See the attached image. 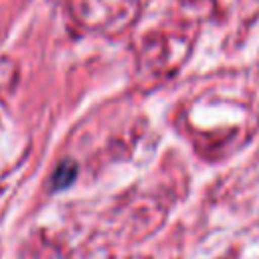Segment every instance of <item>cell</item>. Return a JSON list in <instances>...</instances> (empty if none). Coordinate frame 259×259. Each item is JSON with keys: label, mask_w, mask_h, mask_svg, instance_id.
Segmentation results:
<instances>
[]
</instances>
